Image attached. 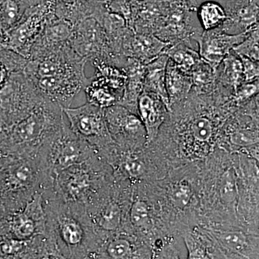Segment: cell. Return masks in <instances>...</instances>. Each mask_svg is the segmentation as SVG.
Wrapping results in <instances>:
<instances>
[{
	"instance_id": "1",
	"label": "cell",
	"mask_w": 259,
	"mask_h": 259,
	"mask_svg": "<svg viewBox=\"0 0 259 259\" xmlns=\"http://www.w3.org/2000/svg\"><path fill=\"white\" fill-rule=\"evenodd\" d=\"M88 62L69 41L39 57L28 59L23 72L44 97L61 107H68L88 84L90 79L84 72Z\"/></svg>"
},
{
	"instance_id": "2",
	"label": "cell",
	"mask_w": 259,
	"mask_h": 259,
	"mask_svg": "<svg viewBox=\"0 0 259 259\" xmlns=\"http://www.w3.org/2000/svg\"><path fill=\"white\" fill-rule=\"evenodd\" d=\"M41 194L47 235L55 245L59 258H95L99 236L86 208L65 202L52 188Z\"/></svg>"
},
{
	"instance_id": "3",
	"label": "cell",
	"mask_w": 259,
	"mask_h": 259,
	"mask_svg": "<svg viewBox=\"0 0 259 259\" xmlns=\"http://www.w3.org/2000/svg\"><path fill=\"white\" fill-rule=\"evenodd\" d=\"M53 183L54 177L38 152L0 156V199L13 212L25 207L35 194L51 189Z\"/></svg>"
},
{
	"instance_id": "4",
	"label": "cell",
	"mask_w": 259,
	"mask_h": 259,
	"mask_svg": "<svg viewBox=\"0 0 259 259\" xmlns=\"http://www.w3.org/2000/svg\"><path fill=\"white\" fill-rule=\"evenodd\" d=\"M64 121L62 107L44 98L26 117L0 127V156L37 152Z\"/></svg>"
},
{
	"instance_id": "5",
	"label": "cell",
	"mask_w": 259,
	"mask_h": 259,
	"mask_svg": "<svg viewBox=\"0 0 259 259\" xmlns=\"http://www.w3.org/2000/svg\"><path fill=\"white\" fill-rule=\"evenodd\" d=\"M103 170L94 155L57 174L52 190L65 202L86 208L103 193Z\"/></svg>"
},
{
	"instance_id": "6",
	"label": "cell",
	"mask_w": 259,
	"mask_h": 259,
	"mask_svg": "<svg viewBox=\"0 0 259 259\" xmlns=\"http://www.w3.org/2000/svg\"><path fill=\"white\" fill-rule=\"evenodd\" d=\"M37 152L48 173L54 178L63 170L96 154L95 149L74 134L65 121Z\"/></svg>"
},
{
	"instance_id": "7",
	"label": "cell",
	"mask_w": 259,
	"mask_h": 259,
	"mask_svg": "<svg viewBox=\"0 0 259 259\" xmlns=\"http://www.w3.org/2000/svg\"><path fill=\"white\" fill-rule=\"evenodd\" d=\"M56 18L54 0H42L39 4L28 7L16 25L7 30L3 49L28 59L32 45L46 25Z\"/></svg>"
},
{
	"instance_id": "8",
	"label": "cell",
	"mask_w": 259,
	"mask_h": 259,
	"mask_svg": "<svg viewBox=\"0 0 259 259\" xmlns=\"http://www.w3.org/2000/svg\"><path fill=\"white\" fill-rule=\"evenodd\" d=\"M69 44L80 56L88 61H102L122 67L126 59L112 54L105 30L93 17H87L75 24Z\"/></svg>"
},
{
	"instance_id": "9",
	"label": "cell",
	"mask_w": 259,
	"mask_h": 259,
	"mask_svg": "<svg viewBox=\"0 0 259 259\" xmlns=\"http://www.w3.org/2000/svg\"><path fill=\"white\" fill-rule=\"evenodd\" d=\"M47 235V216L41 193H37L23 208L10 212L0 224V237L28 241Z\"/></svg>"
},
{
	"instance_id": "10",
	"label": "cell",
	"mask_w": 259,
	"mask_h": 259,
	"mask_svg": "<svg viewBox=\"0 0 259 259\" xmlns=\"http://www.w3.org/2000/svg\"><path fill=\"white\" fill-rule=\"evenodd\" d=\"M70 129L95 149L109 144L111 136L107 127L104 109L90 102L77 107H63Z\"/></svg>"
},
{
	"instance_id": "11",
	"label": "cell",
	"mask_w": 259,
	"mask_h": 259,
	"mask_svg": "<svg viewBox=\"0 0 259 259\" xmlns=\"http://www.w3.org/2000/svg\"><path fill=\"white\" fill-rule=\"evenodd\" d=\"M246 33L228 35L218 27L202 32H196L191 39L198 45L201 59L216 69L230 51L244 40Z\"/></svg>"
},
{
	"instance_id": "12",
	"label": "cell",
	"mask_w": 259,
	"mask_h": 259,
	"mask_svg": "<svg viewBox=\"0 0 259 259\" xmlns=\"http://www.w3.org/2000/svg\"><path fill=\"white\" fill-rule=\"evenodd\" d=\"M169 3L166 18L154 35L171 45L191 41L192 35L199 32L198 28L194 26V13L176 3Z\"/></svg>"
},
{
	"instance_id": "13",
	"label": "cell",
	"mask_w": 259,
	"mask_h": 259,
	"mask_svg": "<svg viewBox=\"0 0 259 259\" xmlns=\"http://www.w3.org/2000/svg\"><path fill=\"white\" fill-rule=\"evenodd\" d=\"M167 0H134L127 26L136 33L155 35L166 18Z\"/></svg>"
},
{
	"instance_id": "14",
	"label": "cell",
	"mask_w": 259,
	"mask_h": 259,
	"mask_svg": "<svg viewBox=\"0 0 259 259\" xmlns=\"http://www.w3.org/2000/svg\"><path fill=\"white\" fill-rule=\"evenodd\" d=\"M224 9L226 19L219 28L225 33L238 35L259 26L258 0H228Z\"/></svg>"
},
{
	"instance_id": "15",
	"label": "cell",
	"mask_w": 259,
	"mask_h": 259,
	"mask_svg": "<svg viewBox=\"0 0 259 259\" xmlns=\"http://www.w3.org/2000/svg\"><path fill=\"white\" fill-rule=\"evenodd\" d=\"M86 209L97 235L99 232L112 233L120 229L123 209L118 201L107 200L102 194Z\"/></svg>"
},
{
	"instance_id": "16",
	"label": "cell",
	"mask_w": 259,
	"mask_h": 259,
	"mask_svg": "<svg viewBox=\"0 0 259 259\" xmlns=\"http://www.w3.org/2000/svg\"><path fill=\"white\" fill-rule=\"evenodd\" d=\"M104 112L110 136L116 139L127 141L146 133L141 118L122 105H112L104 109Z\"/></svg>"
},
{
	"instance_id": "17",
	"label": "cell",
	"mask_w": 259,
	"mask_h": 259,
	"mask_svg": "<svg viewBox=\"0 0 259 259\" xmlns=\"http://www.w3.org/2000/svg\"><path fill=\"white\" fill-rule=\"evenodd\" d=\"M215 74L216 90L227 96H233L238 87L244 82L241 59L233 49L218 65Z\"/></svg>"
},
{
	"instance_id": "18",
	"label": "cell",
	"mask_w": 259,
	"mask_h": 259,
	"mask_svg": "<svg viewBox=\"0 0 259 259\" xmlns=\"http://www.w3.org/2000/svg\"><path fill=\"white\" fill-rule=\"evenodd\" d=\"M122 67L127 74V81L118 105L134 112L137 110L138 100L144 90L146 64L134 58H126Z\"/></svg>"
},
{
	"instance_id": "19",
	"label": "cell",
	"mask_w": 259,
	"mask_h": 259,
	"mask_svg": "<svg viewBox=\"0 0 259 259\" xmlns=\"http://www.w3.org/2000/svg\"><path fill=\"white\" fill-rule=\"evenodd\" d=\"M165 107L161 99L155 94L143 90L140 95L137 111L150 139H152L164 120Z\"/></svg>"
},
{
	"instance_id": "20",
	"label": "cell",
	"mask_w": 259,
	"mask_h": 259,
	"mask_svg": "<svg viewBox=\"0 0 259 259\" xmlns=\"http://www.w3.org/2000/svg\"><path fill=\"white\" fill-rule=\"evenodd\" d=\"M170 45L152 34L135 32L131 44L129 58H134L146 65L164 54Z\"/></svg>"
},
{
	"instance_id": "21",
	"label": "cell",
	"mask_w": 259,
	"mask_h": 259,
	"mask_svg": "<svg viewBox=\"0 0 259 259\" xmlns=\"http://www.w3.org/2000/svg\"><path fill=\"white\" fill-rule=\"evenodd\" d=\"M168 60V56L166 54H162L146 65L144 90L159 97L166 108L169 110V100L165 81Z\"/></svg>"
},
{
	"instance_id": "22",
	"label": "cell",
	"mask_w": 259,
	"mask_h": 259,
	"mask_svg": "<svg viewBox=\"0 0 259 259\" xmlns=\"http://www.w3.org/2000/svg\"><path fill=\"white\" fill-rule=\"evenodd\" d=\"M165 81L170 107L184 100L192 90L191 75L182 71L169 59L166 64Z\"/></svg>"
},
{
	"instance_id": "23",
	"label": "cell",
	"mask_w": 259,
	"mask_h": 259,
	"mask_svg": "<svg viewBox=\"0 0 259 259\" xmlns=\"http://www.w3.org/2000/svg\"><path fill=\"white\" fill-rule=\"evenodd\" d=\"M54 3L56 16L74 25L91 16L95 0H54Z\"/></svg>"
},
{
	"instance_id": "24",
	"label": "cell",
	"mask_w": 259,
	"mask_h": 259,
	"mask_svg": "<svg viewBox=\"0 0 259 259\" xmlns=\"http://www.w3.org/2000/svg\"><path fill=\"white\" fill-rule=\"evenodd\" d=\"M164 54L180 69L190 74L201 60L198 51L193 49L191 41H182L170 45Z\"/></svg>"
},
{
	"instance_id": "25",
	"label": "cell",
	"mask_w": 259,
	"mask_h": 259,
	"mask_svg": "<svg viewBox=\"0 0 259 259\" xmlns=\"http://www.w3.org/2000/svg\"><path fill=\"white\" fill-rule=\"evenodd\" d=\"M88 102L94 105L105 109L117 105L120 98L108 86L98 78L89 79L84 89Z\"/></svg>"
},
{
	"instance_id": "26",
	"label": "cell",
	"mask_w": 259,
	"mask_h": 259,
	"mask_svg": "<svg viewBox=\"0 0 259 259\" xmlns=\"http://www.w3.org/2000/svg\"><path fill=\"white\" fill-rule=\"evenodd\" d=\"M215 69L201 59L190 72L192 90L198 95H205L214 91L216 86Z\"/></svg>"
},
{
	"instance_id": "27",
	"label": "cell",
	"mask_w": 259,
	"mask_h": 259,
	"mask_svg": "<svg viewBox=\"0 0 259 259\" xmlns=\"http://www.w3.org/2000/svg\"><path fill=\"white\" fill-rule=\"evenodd\" d=\"M197 13L204 30L218 28L226 19L224 8L216 2H204L198 6Z\"/></svg>"
},
{
	"instance_id": "28",
	"label": "cell",
	"mask_w": 259,
	"mask_h": 259,
	"mask_svg": "<svg viewBox=\"0 0 259 259\" xmlns=\"http://www.w3.org/2000/svg\"><path fill=\"white\" fill-rule=\"evenodd\" d=\"M28 6L21 0H0V27L5 31L16 25Z\"/></svg>"
},
{
	"instance_id": "29",
	"label": "cell",
	"mask_w": 259,
	"mask_h": 259,
	"mask_svg": "<svg viewBox=\"0 0 259 259\" xmlns=\"http://www.w3.org/2000/svg\"><path fill=\"white\" fill-rule=\"evenodd\" d=\"M134 255V245L125 237L111 238L104 246L103 250H99L95 258L106 257L113 259L130 258Z\"/></svg>"
},
{
	"instance_id": "30",
	"label": "cell",
	"mask_w": 259,
	"mask_h": 259,
	"mask_svg": "<svg viewBox=\"0 0 259 259\" xmlns=\"http://www.w3.org/2000/svg\"><path fill=\"white\" fill-rule=\"evenodd\" d=\"M241 125L239 120L231 125V132L230 139L232 144L236 146H248L255 144L258 141V127Z\"/></svg>"
},
{
	"instance_id": "31",
	"label": "cell",
	"mask_w": 259,
	"mask_h": 259,
	"mask_svg": "<svg viewBox=\"0 0 259 259\" xmlns=\"http://www.w3.org/2000/svg\"><path fill=\"white\" fill-rule=\"evenodd\" d=\"M258 41L259 26H256L247 32L244 40L233 47V50L238 56L259 61Z\"/></svg>"
},
{
	"instance_id": "32",
	"label": "cell",
	"mask_w": 259,
	"mask_h": 259,
	"mask_svg": "<svg viewBox=\"0 0 259 259\" xmlns=\"http://www.w3.org/2000/svg\"><path fill=\"white\" fill-rule=\"evenodd\" d=\"M117 164L120 171L131 179L139 178L145 172L144 163L139 158L131 155H121Z\"/></svg>"
},
{
	"instance_id": "33",
	"label": "cell",
	"mask_w": 259,
	"mask_h": 259,
	"mask_svg": "<svg viewBox=\"0 0 259 259\" xmlns=\"http://www.w3.org/2000/svg\"><path fill=\"white\" fill-rule=\"evenodd\" d=\"M218 238L223 246L235 252L242 251L247 243L244 234L239 231L221 232L218 233Z\"/></svg>"
},
{
	"instance_id": "34",
	"label": "cell",
	"mask_w": 259,
	"mask_h": 259,
	"mask_svg": "<svg viewBox=\"0 0 259 259\" xmlns=\"http://www.w3.org/2000/svg\"><path fill=\"white\" fill-rule=\"evenodd\" d=\"M237 190L236 177L234 172L231 169L228 170L223 174L221 179L220 194L221 199L226 203H232L236 199Z\"/></svg>"
},
{
	"instance_id": "35",
	"label": "cell",
	"mask_w": 259,
	"mask_h": 259,
	"mask_svg": "<svg viewBox=\"0 0 259 259\" xmlns=\"http://www.w3.org/2000/svg\"><path fill=\"white\" fill-rule=\"evenodd\" d=\"M149 214L147 204L144 201H135L130 209L129 218L135 228H142L148 221Z\"/></svg>"
},
{
	"instance_id": "36",
	"label": "cell",
	"mask_w": 259,
	"mask_h": 259,
	"mask_svg": "<svg viewBox=\"0 0 259 259\" xmlns=\"http://www.w3.org/2000/svg\"><path fill=\"white\" fill-rule=\"evenodd\" d=\"M192 191L187 184H175L170 190V199L179 208H184L190 203Z\"/></svg>"
},
{
	"instance_id": "37",
	"label": "cell",
	"mask_w": 259,
	"mask_h": 259,
	"mask_svg": "<svg viewBox=\"0 0 259 259\" xmlns=\"http://www.w3.org/2000/svg\"><path fill=\"white\" fill-rule=\"evenodd\" d=\"M259 80L253 82H243L238 87L233 95V100L237 105L246 103L253 97L258 95Z\"/></svg>"
},
{
	"instance_id": "38",
	"label": "cell",
	"mask_w": 259,
	"mask_h": 259,
	"mask_svg": "<svg viewBox=\"0 0 259 259\" xmlns=\"http://www.w3.org/2000/svg\"><path fill=\"white\" fill-rule=\"evenodd\" d=\"M238 56L243 66L244 82H253L259 80V61L251 60L243 56Z\"/></svg>"
},
{
	"instance_id": "39",
	"label": "cell",
	"mask_w": 259,
	"mask_h": 259,
	"mask_svg": "<svg viewBox=\"0 0 259 259\" xmlns=\"http://www.w3.org/2000/svg\"><path fill=\"white\" fill-rule=\"evenodd\" d=\"M11 73L13 72H11L7 64L0 59V91L4 88L5 84L8 82Z\"/></svg>"
},
{
	"instance_id": "40",
	"label": "cell",
	"mask_w": 259,
	"mask_h": 259,
	"mask_svg": "<svg viewBox=\"0 0 259 259\" xmlns=\"http://www.w3.org/2000/svg\"><path fill=\"white\" fill-rule=\"evenodd\" d=\"M167 1L171 2V3H176L177 4L182 5L191 12L196 13L198 4H197V0H167Z\"/></svg>"
},
{
	"instance_id": "41",
	"label": "cell",
	"mask_w": 259,
	"mask_h": 259,
	"mask_svg": "<svg viewBox=\"0 0 259 259\" xmlns=\"http://www.w3.org/2000/svg\"><path fill=\"white\" fill-rule=\"evenodd\" d=\"M13 212L8 204L3 199H0V224L10 212Z\"/></svg>"
},
{
	"instance_id": "42",
	"label": "cell",
	"mask_w": 259,
	"mask_h": 259,
	"mask_svg": "<svg viewBox=\"0 0 259 259\" xmlns=\"http://www.w3.org/2000/svg\"><path fill=\"white\" fill-rule=\"evenodd\" d=\"M21 1L25 3L27 6L31 7L39 4V3H41L42 0H21Z\"/></svg>"
}]
</instances>
